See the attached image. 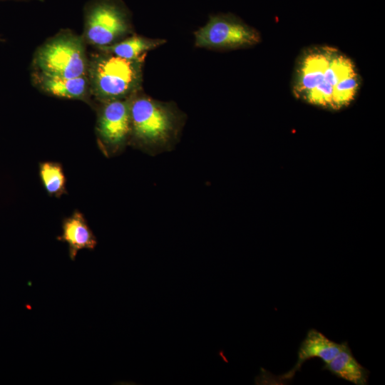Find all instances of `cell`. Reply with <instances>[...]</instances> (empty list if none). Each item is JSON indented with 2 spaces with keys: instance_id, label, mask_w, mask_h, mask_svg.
<instances>
[{
  "instance_id": "1",
  "label": "cell",
  "mask_w": 385,
  "mask_h": 385,
  "mask_svg": "<svg viewBox=\"0 0 385 385\" xmlns=\"http://www.w3.org/2000/svg\"><path fill=\"white\" fill-rule=\"evenodd\" d=\"M360 86L361 77L351 58L337 48L317 46L299 56L292 91L309 104L339 110L355 100Z\"/></svg>"
},
{
  "instance_id": "2",
  "label": "cell",
  "mask_w": 385,
  "mask_h": 385,
  "mask_svg": "<svg viewBox=\"0 0 385 385\" xmlns=\"http://www.w3.org/2000/svg\"><path fill=\"white\" fill-rule=\"evenodd\" d=\"M129 145L154 156L174 149L185 115L173 102H163L141 93L130 98Z\"/></svg>"
},
{
  "instance_id": "3",
  "label": "cell",
  "mask_w": 385,
  "mask_h": 385,
  "mask_svg": "<svg viewBox=\"0 0 385 385\" xmlns=\"http://www.w3.org/2000/svg\"><path fill=\"white\" fill-rule=\"evenodd\" d=\"M144 59L128 60L97 50L88 57L87 76L99 103L128 98L141 91Z\"/></svg>"
},
{
  "instance_id": "4",
  "label": "cell",
  "mask_w": 385,
  "mask_h": 385,
  "mask_svg": "<svg viewBox=\"0 0 385 385\" xmlns=\"http://www.w3.org/2000/svg\"><path fill=\"white\" fill-rule=\"evenodd\" d=\"M81 36L64 29L48 38L36 51L34 71L58 78L87 75L88 57Z\"/></svg>"
},
{
  "instance_id": "5",
  "label": "cell",
  "mask_w": 385,
  "mask_h": 385,
  "mask_svg": "<svg viewBox=\"0 0 385 385\" xmlns=\"http://www.w3.org/2000/svg\"><path fill=\"white\" fill-rule=\"evenodd\" d=\"M82 37L96 48L113 45L133 34L131 14L122 0H90L83 9Z\"/></svg>"
},
{
  "instance_id": "6",
  "label": "cell",
  "mask_w": 385,
  "mask_h": 385,
  "mask_svg": "<svg viewBox=\"0 0 385 385\" xmlns=\"http://www.w3.org/2000/svg\"><path fill=\"white\" fill-rule=\"evenodd\" d=\"M195 46L210 50L228 51L254 46L261 41L258 31L231 14L211 15L194 32Z\"/></svg>"
},
{
  "instance_id": "7",
  "label": "cell",
  "mask_w": 385,
  "mask_h": 385,
  "mask_svg": "<svg viewBox=\"0 0 385 385\" xmlns=\"http://www.w3.org/2000/svg\"><path fill=\"white\" fill-rule=\"evenodd\" d=\"M130 98L99 103L96 133L106 156L121 153L130 137Z\"/></svg>"
},
{
  "instance_id": "8",
  "label": "cell",
  "mask_w": 385,
  "mask_h": 385,
  "mask_svg": "<svg viewBox=\"0 0 385 385\" xmlns=\"http://www.w3.org/2000/svg\"><path fill=\"white\" fill-rule=\"evenodd\" d=\"M34 85L43 93L62 98L91 102L90 83L87 75L75 78H58L33 71Z\"/></svg>"
},
{
  "instance_id": "9",
  "label": "cell",
  "mask_w": 385,
  "mask_h": 385,
  "mask_svg": "<svg viewBox=\"0 0 385 385\" xmlns=\"http://www.w3.org/2000/svg\"><path fill=\"white\" fill-rule=\"evenodd\" d=\"M344 344V342L337 343L317 329H310L300 344L296 364L289 371L280 376V379L291 380L295 374L300 371L302 365L309 359L319 358L324 364L329 361L342 349Z\"/></svg>"
},
{
  "instance_id": "10",
  "label": "cell",
  "mask_w": 385,
  "mask_h": 385,
  "mask_svg": "<svg viewBox=\"0 0 385 385\" xmlns=\"http://www.w3.org/2000/svg\"><path fill=\"white\" fill-rule=\"evenodd\" d=\"M57 240L68 245L69 257L72 261L75 260L80 250H93L97 245L95 235L84 215L78 210L63 220L62 234L57 237Z\"/></svg>"
},
{
  "instance_id": "11",
  "label": "cell",
  "mask_w": 385,
  "mask_h": 385,
  "mask_svg": "<svg viewBox=\"0 0 385 385\" xmlns=\"http://www.w3.org/2000/svg\"><path fill=\"white\" fill-rule=\"evenodd\" d=\"M322 369L356 385L368 383L369 371L354 356L347 342L332 360L324 364Z\"/></svg>"
},
{
  "instance_id": "12",
  "label": "cell",
  "mask_w": 385,
  "mask_h": 385,
  "mask_svg": "<svg viewBox=\"0 0 385 385\" xmlns=\"http://www.w3.org/2000/svg\"><path fill=\"white\" fill-rule=\"evenodd\" d=\"M163 38H150L132 34L110 46L96 48L128 60L145 59L147 53L164 44Z\"/></svg>"
},
{
  "instance_id": "13",
  "label": "cell",
  "mask_w": 385,
  "mask_h": 385,
  "mask_svg": "<svg viewBox=\"0 0 385 385\" xmlns=\"http://www.w3.org/2000/svg\"><path fill=\"white\" fill-rule=\"evenodd\" d=\"M39 176L48 195L59 197L66 192V180L60 163L52 161L41 163Z\"/></svg>"
},
{
  "instance_id": "14",
  "label": "cell",
  "mask_w": 385,
  "mask_h": 385,
  "mask_svg": "<svg viewBox=\"0 0 385 385\" xmlns=\"http://www.w3.org/2000/svg\"><path fill=\"white\" fill-rule=\"evenodd\" d=\"M0 1H6V0H0ZM14 1H31V0H14ZM39 1H43V0H36Z\"/></svg>"
},
{
  "instance_id": "15",
  "label": "cell",
  "mask_w": 385,
  "mask_h": 385,
  "mask_svg": "<svg viewBox=\"0 0 385 385\" xmlns=\"http://www.w3.org/2000/svg\"><path fill=\"white\" fill-rule=\"evenodd\" d=\"M3 41V40H2V38H1V36H0V41Z\"/></svg>"
}]
</instances>
